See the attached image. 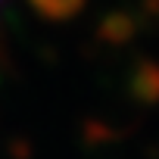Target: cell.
<instances>
[{"label": "cell", "instance_id": "2", "mask_svg": "<svg viewBox=\"0 0 159 159\" xmlns=\"http://www.w3.org/2000/svg\"><path fill=\"white\" fill-rule=\"evenodd\" d=\"M34 13H41L47 19H66V16L81 13V7L78 3H34Z\"/></svg>", "mask_w": 159, "mask_h": 159}, {"label": "cell", "instance_id": "3", "mask_svg": "<svg viewBox=\"0 0 159 159\" xmlns=\"http://www.w3.org/2000/svg\"><path fill=\"white\" fill-rule=\"evenodd\" d=\"M106 25H131V22H128V19H122V16H112V19H106ZM116 31H119V34H116V41H122V38H128V31H131V28H125V31H122V28H116ZM103 38H109V41H112V28H103Z\"/></svg>", "mask_w": 159, "mask_h": 159}, {"label": "cell", "instance_id": "1", "mask_svg": "<svg viewBox=\"0 0 159 159\" xmlns=\"http://www.w3.org/2000/svg\"><path fill=\"white\" fill-rule=\"evenodd\" d=\"M134 94L140 100H159V69L156 66H140L134 75Z\"/></svg>", "mask_w": 159, "mask_h": 159}]
</instances>
